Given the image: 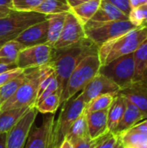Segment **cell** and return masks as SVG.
I'll use <instances>...</instances> for the list:
<instances>
[{
	"label": "cell",
	"instance_id": "1",
	"mask_svg": "<svg viewBox=\"0 0 147 148\" xmlns=\"http://www.w3.org/2000/svg\"><path fill=\"white\" fill-rule=\"evenodd\" d=\"M98 46L87 37L72 46L60 49H54L49 64L55 73L61 95L65 90L68 81L78 63L87 56L98 54Z\"/></svg>",
	"mask_w": 147,
	"mask_h": 148
},
{
	"label": "cell",
	"instance_id": "2",
	"mask_svg": "<svg viewBox=\"0 0 147 148\" xmlns=\"http://www.w3.org/2000/svg\"><path fill=\"white\" fill-rule=\"evenodd\" d=\"M146 38V26H141L105 42L98 49L101 65L107 64L120 56L133 54Z\"/></svg>",
	"mask_w": 147,
	"mask_h": 148
},
{
	"label": "cell",
	"instance_id": "3",
	"mask_svg": "<svg viewBox=\"0 0 147 148\" xmlns=\"http://www.w3.org/2000/svg\"><path fill=\"white\" fill-rule=\"evenodd\" d=\"M101 66L98 54L89 55L84 57L72 72L65 90L61 95V106L68 100L75 96L99 74Z\"/></svg>",
	"mask_w": 147,
	"mask_h": 148
},
{
	"label": "cell",
	"instance_id": "4",
	"mask_svg": "<svg viewBox=\"0 0 147 148\" xmlns=\"http://www.w3.org/2000/svg\"><path fill=\"white\" fill-rule=\"evenodd\" d=\"M26 70V77L16 92L0 106V111L31 108L36 105L40 83V68H32Z\"/></svg>",
	"mask_w": 147,
	"mask_h": 148
},
{
	"label": "cell",
	"instance_id": "5",
	"mask_svg": "<svg viewBox=\"0 0 147 148\" xmlns=\"http://www.w3.org/2000/svg\"><path fill=\"white\" fill-rule=\"evenodd\" d=\"M58 119L55 121L53 128V139L56 148L62 144L75 121L85 112L86 103L81 93L64 102Z\"/></svg>",
	"mask_w": 147,
	"mask_h": 148
},
{
	"label": "cell",
	"instance_id": "6",
	"mask_svg": "<svg viewBox=\"0 0 147 148\" xmlns=\"http://www.w3.org/2000/svg\"><path fill=\"white\" fill-rule=\"evenodd\" d=\"M84 27L86 37L92 41L98 48L105 42L137 28L129 20L106 23L88 22Z\"/></svg>",
	"mask_w": 147,
	"mask_h": 148
},
{
	"label": "cell",
	"instance_id": "7",
	"mask_svg": "<svg viewBox=\"0 0 147 148\" xmlns=\"http://www.w3.org/2000/svg\"><path fill=\"white\" fill-rule=\"evenodd\" d=\"M99 73L115 82L120 89L134 82L135 65L133 53L120 56L107 64L101 65Z\"/></svg>",
	"mask_w": 147,
	"mask_h": 148
},
{
	"label": "cell",
	"instance_id": "8",
	"mask_svg": "<svg viewBox=\"0 0 147 148\" xmlns=\"http://www.w3.org/2000/svg\"><path fill=\"white\" fill-rule=\"evenodd\" d=\"M46 19V16L36 11L19 12L13 10L0 18V38L18 35L26 28Z\"/></svg>",
	"mask_w": 147,
	"mask_h": 148
},
{
	"label": "cell",
	"instance_id": "9",
	"mask_svg": "<svg viewBox=\"0 0 147 148\" xmlns=\"http://www.w3.org/2000/svg\"><path fill=\"white\" fill-rule=\"evenodd\" d=\"M53 50V47L48 44L27 47L19 53L16 61L17 68L28 69L47 65L52 59Z\"/></svg>",
	"mask_w": 147,
	"mask_h": 148
},
{
	"label": "cell",
	"instance_id": "10",
	"mask_svg": "<svg viewBox=\"0 0 147 148\" xmlns=\"http://www.w3.org/2000/svg\"><path fill=\"white\" fill-rule=\"evenodd\" d=\"M37 113L36 107L30 108L23 118L7 133L5 148H24Z\"/></svg>",
	"mask_w": 147,
	"mask_h": 148
},
{
	"label": "cell",
	"instance_id": "11",
	"mask_svg": "<svg viewBox=\"0 0 147 148\" xmlns=\"http://www.w3.org/2000/svg\"><path fill=\"white\" fill-rule=\"evenodd\" d=\"M86 38L85 27L71 12L66 13L65 23L59 39L54 45V49H60L72 46Z\"/></svg>",
	"mask_w": 147,
	"mask_h": 148
},
{
	"label": "cell",
	"instance_id": "12",
	"mask_svg": "<svg viewBox=\"0 0 147 148\" xmlns=\"http://www.w3.org/2000/svg\"><path fill=\"white\" fill-rule=\"evenodd\" d=\"M54 114L46 115L40 126L31 127L24 148H48L53 134Z\"/></svg>",
	"mask_w": 147,
	"mask_h": 148
},
{
	"label": "cell",
	"instance_id": "13",
	"mask_svg": "<svg viewBox=\"0 0 147 148\" xmlns=\"http://www.w3.org/2000/svg\"><path fill=\"white\" fill-rule=\"evenodd\" d=\"M120 90V88L107 76L98 74L81 92L83 100L86 104L91 101L93 99L107 94L117 95Z\"/></svg>",
	"mask_w": 147,
	"mask_h": 148
},
{
	"label": "cell",
	"instance_id": "14",
	"mask_svg": "<svg viewBox=\"0 0 147 148\" xmlns=\"http://www.w3.org/2000/svg\"><path fill=\"white\" fill-rule=\"evenodd\" d=\"M48 20L36 23L20 32L15 40L22 43L25 48L46 44L48 38Z\"/></svg>",
	"mask_w": 147,
	"mask_h": 148
},
{
	"label": "cell",
	"instance_id": "15",
	"mask_svg": "<svg viewBox=\"0 0 147 148\" xmlns=\"http://www.w3.org/2000/svg\"><path fill=\"white\" fill-rule=\"evenodd\" d=\"M135 105L145 118H147V82L137 81L122 88L118 93Z\"/></svg>",
	"mask_w": 147,
	"mask_h": 148
},
{
	"label": "cell",
	"instance_id": "16",
	"mask_svg": "<svg viewBox=\"0 0 147 148\" xmlns=\"http://www.w3.org/2000/svg\"><path fill=\"white\" fill-rule=\"evenodd\" d=\"M118 136L124 148H147V131L140 122Z\"/></svg>",
	"mask_w": 147,
	"mask_h": 148
},
{
	"label": "cell",
	"instance_id": "17",
	"mask_svg": "<svg viewBox=\"0 0 147 148\" xmlns=\"http://www.w3.org/2000/svg\"><path fill=\"white\" fill-rule=\"evenodd\" d=\"M107 111L108 109L86 113L88 133L91 139L99 138L110 132L107 124Z\"/></svg>",
	"mask_w": 147,
	"mask_h": 148
},
{
	"label": "cell",
	"instance_id": "18",
	"mask_svg": "<svg viewBox=\"0 0 147 148\" xmlns=\"http://www.w3.org/2000/svg\"><path fill=\"white\" fill-rule=\"evenodd\" d=\"M129 20L128 16L118 10L107 0H101V4L89 22L92 23H106L112 21Z\"/></svg>",
	"mask_w": 147,
	"mask_h": 148
},
{
	"label": "cell",
	"instance_id": "19",
	"mask_svg": "<svg viewBox=\"0 0 147 148\" xmlns=\"http://www.w3.org/2000/svg\"><path fill=\"white\" fill-rule=\"evenodd\" d=\"M126 105L124 114L113 133L116 135L122 134L123 132L128 130L129 128L133 127V126H135L136 124L146 119L143 114L135 105H133L126 99Z\"/></svg>",
	"mask_w": 147,
	"mask_h": 148
},
{
	"label": "cell",
	"instance_id": "20",
	"mask_svg": "<svg viewBox=\"0 0 147 148\" xmlns=\"http://www.w3.org/2000/svg\"><path fill=\"white\" fill-rule=\"evenodd\" d=\"M126 98L120 95V94H117L113 103L108 108L107 111L108 129L113 134L114 133L116 127H118L120 121L122 119V116L126 109Z\"/></svg>",
	"mask_w": 147,
	"mask_h": 148
},
{
	"label": "cell",
	"instance_id": "21",
	"mask_svg": "<svg viewBox=\"0 0 147 148\" xmlns=\"http://www.w3.org/2000/svg\"><path fill=\"white\" fill-rule=\"evenodd\" d=\"M65 139L69 140L74 146L81 140L91 139L88 133L87 117L85 112L81 114L72 124Z\"/></svg>",
	"mask_w": 147,
	"mask_h": 148
},
{
	"label": "cell",
	"instance_id": "22",
	"mask_svg": "<svg viewBox=\"0 0 147 148\" xmlns=\"http://www.w3.org/2000/svg\"><path fill=\"white\" fill-rule=\"evenodd\" d=\"M133 59L135 65L134 82H147V38L133 52Z\"/></svg>",
	"mask_w": 147,
	"mask_h": 148
},
{
	"label": "cell",
	"instance_id": "23",
	"mask_svg": "<svg viewBox=\"0 0 147 148\" xmlns=\"http://www.w3.org/2000/svg\"><path fill=\"white\" fill-rule=\"evenodd\" d=\"M66 13L54 14L46 16V19L48 20V38L46 44L54 47L55 43L60 37L62 30L65 23Z\"/></svg>",
	"mask_w": 147,
	"mask_h": 148
},
{
	"label": "cell",
	"instance_id": "24",
	"mask_svg": "<svg viewBox=\"0 0 147 148\" xmlns=\"http://www.w3.org/2000/svg\"><path fill=\"white\" fill-rule=\"evenodd\" d=\"M29 108H20L0 111V134L8 133L23 118Z\"/></svg>",
	"mask_w": 147,
	"mask_h": 148
},
{
	"label": "cell",
	"instance_id": "25",
	"mask_svg": "<svg viewBox=\"0 0 147 148\" xmlns=\"http://www.w3.org/2000/svg\"><path fill=\"white\" fill-rule=\"evenodd\" d=\"M25 47L15 39L4 42L0 48V62L5 64L16 63L19 53Z\"/></svg>",
	"mask_w": 147,
	"mask_h": 148
},
{
	"label": "cell",
	"instance_id": "26",
	"mask_svg": "<svg viewBox=\"0 0 147 148\" xmlns=\"http://www.w3.org/2000/svg\"><path fill=\"white\" fill-rule=\"evenodd\" d=\"M101 0H92L75 7L70 8V11L85 26L97 11Z\"/></svg>",
	"mask_w": 147,
	"mask_h": 148
},
{
	"label": "cell",
	"instance_id": "27",
	"mask_svg": "<svg viewBox=\"0 0 147 148\" xmlns=\"http://www.w3.org/2000/svg\"><path fill=\"white\" fill-rule=\"evenodd\" d=\"M35 11L45 16L68 13L70 11V6L67 0H44Z\"/></svg>",
	"mask_w": 147,
	"mask_h": 148
},
{
	"label": "cell",
	"instance_id": "28",
	"mask_svg": "<svg viewBox=\"0 0 147 148\" xmlns=\"http://www.w3.org/2000/svg\"><path fill=\"white\" fill-rule=\"evenodd\" d=\"M26 77V70H24L21 75L12 79L6 84L0 87V106L9 100L19 88Z\"/></svg>",
	"mask_w": 147,
	"mask_h": 148
},
{
	"label": "cell",
	"instance_id": "29",
	"mask_svg": "<svg viewBox=\"0 0 147 148\" xmlns=\"http://www.w3.org/2000/svg\"><path fill=\"white\" fill-rule=\"evenodd\" d=\"M116 95H117L114 94H107L93 99L91 101L86 104L85 113H92V112L108 109Z\"/></svg>",
	"mask_w": 147,
	"mask_h": 148
},
{
	"label": "cell",
	"instance_id": "30",
	"mask_svg": "<svg viewBox=\"0 0 147 148\" xmlns=\"http://www.w3.org/2000/svg\"><path fill=\"white\" fill-rule=\"evenodd\" d=\"M60 106V94L58 93L53 94L46 97L45 99L36 103L35 105L37 111L43 114H55Z\"/></svg>",
	"mask_w": 147,
	"mask_h": 148
},
{
	"label": "cell",
	"instance_id": "31",
	"mask_svg": "<svg viewBox=\"0 0 147 148\" xmlns=\"http://www.w3.org/2000/svg\"><path fill=\"white\" fill-rule=\"evenodd\" d=\"M128 19L135 27L147 26V3L133 8L128 16Z\"/></svg>",
	"mask_w": 147,
	"mask_h": 148
},
{
	"label": "cell",
	"instance_id": "32",
	"mask_svg": "<svg viewBox=\"0 0 147 148\" xmlns=\"http://www.w3.org/2000/svg\"><path fill=\"white\" fill-rule=\"evenodd\" d=\"M44 0H12V9L19 12L35 11Z\"/></svg>",
	"mask_w": 147,
	"mask_h": 148
},
{
	"label": "cell",
	"instance_id": "33",
	"mask_svg": "<svg viewBox=\"0 0 147 148\" xmlns=\"http://www.w3.org/2000/svg\"><path fill=\"white\" fill-rule=\"evenodd\" d=\"M111 132L99 137L96 139H88V140H81L79 143L75 144L74 146V148H95L101 142H102L107 137H108L110 135Z\"/></svg>",
	"mask_w": 147,
	"mask_h": 148
},
{
	"label": "cell",
	"instance_id": "34",
	"mask_svg": "<svg viewBox=\"0 0 147 148\" xmlns=\"http://www.w3.org/2000/svg\"><path fill=\"white\" fill-rule=\"evenodd\" d=\"M24 70L25 69H23L20 68H16V69H10V70L5 71V72L0 74V87H2L3 85L6 84L12 79H14L16 76H18L19 75H21Z\"/></svg>",
	"mask_w": 147,
	"mask_h": 148
},
{
	"label": "cell",
	"instance_id": "35",
	"mask_svg": "<svg viewBox=\"0 0 147 148\" xmlns=\"http://www.w3.org/2000/svg\"><path fill=\"white\" fill-rule=\"evenodd\" d=\"M110 3H112L113 6H115L118 10H120L121 12H123L127 16H129L132 7L130 4V0H107Z\"/></svg>",
	"mask_w": 147,
	"mask_h": 148
},
{
	"label": "cell",
	"instance_id": "36",
	"mask_svg": "<svg viewBox=\"0 0 147 148\" xmlns=\"http://www.w3.org/2000/svg\"><path fill=\"white\" fill-rule=\"evenodd\" d=\"M119 142V136L111 133L102 142H101L95 148H114Z\"/></svg>",
	"mask_w": 147,
	"mask_h": 148
},
{
	"label": "cell",
	"instance_id": "37",
	"mask_svg": "<svg viewBox=\"0 0 147 148\" xmlns=\"http://www.w3.org/2000/svg\"><path fill=\"white\" fill-rule=\"evenodd\" d=\"M16 68H17L16 63L5 64V63H1V62H0V74H2V73H3V72H5V71H8V70L16 69Z\"/></svg>",
	"mask_w": 147,
	"mask_h": 148
},
{
	"label": "cell",
	"instance_id": "38",
	"mask_svg": "<svg viewBox=\"0 0 147 148\" xmlns=\"http://www.w3.org/2000/svg\"><path fill=\"white\" fill-rule=\"evenodd\" d=\"M89 1H92V0H67L68 5L70 6V8L72 7H75L77 5H80L81 3H87V2H89Z\"/></svg>",
	"mask_w": 147,
	"mask_h": 148
},
{
	"label": "cell",
	"instance_id": "39",
	"mask_svg": "<svg viewBox=\"0 0 147 148\" xmlns=\"http://www.w3.org/2000/svg\"><path fill=\"white\" fill-rule=\"evenodd\" d=\"M146 0H130V4L132 9L133 8H136L138 6H140L144 3H146Z\"/></svg>",
	"mask_w": 147,
	"mask_h": 148
},
{
	"label": "cell",
	"instance_id": "40",
	"mask_svg": "<svg viewBox=\"0 0 147 148\" xmlns=\"http://www.w3.org/2000/svg\"><path fill=\"white\" fill-rule=\"evenodd\" d=\"M12 11H13V10H11V9L5 8V7H0V18L8 16V15L10 14Z\"/></svg>",
	"mask_w": 147,
	"mask_h": 148
},
{
	"label": "cell",
	"instance_id": "41",
	"mask_svg": "<svg viewBox=\"0 0 147 148\" xmlns=\"http://www.w3.org/2000/svg\"><path fill=\"white\" fill-rule=\"evenodd\" d=\"M0 7L12 9V0H0Z\"/></svg>",
	"mask_w": 147,
	"mask_h": 148
},
{
	"label": "cell",
	"instance_id": "42",
	"mask_svg": "<svg viewBox=\"0 0 147 148\" xmlns=\"http://www.w3.org/2000/svg\"><path fill=\"white\" fill-rule=\"evenodd\" d=\"M58 148H74V145L67 139H64Z\"/></svg>",
	"mask_w": 147,
	"mask_h": 148
},
{
	"label": "cell",
	"instance_id": "43",
	"mask_svg": "<svg viewBox=\"0 0 147 148\" xmlns=\"http://www.w3.org/2000/svg\"><path fill=\"white\" fill-rule=\"evenodd\" d=\"M6 137H7V133L0 134V148H5V146H6Z\"/></svg>",
	"mask_w": 147,
	"mask_h": 148
},
{
	"label": "cell",
	"instance_id": "44",
	"mask_svg": "<svg viewBox=\"0 0 147 148\" xmlns=\"http://www.w3.org/2000/svg\"><path fill=\"white\" fill-rule=\"evenodd\" d=\"M16 36H17V35H12V36H7V37L0 38V48H1V46H2L4 42H8V41H10V40L15 39V37H16Z\"/></svg>",
	"mask_w": 147,
	"mask_h": 148
},
{
	"label": "cell",
	"instance_id": "45",
	"mask_svg": "<svg viewBox=\"0 0 147 148\" xmlns=\"http://www.w3.org/2000/svg\"><path fill=\"white\" fill-rule=\"evenodd\" d=\"M48 148H56V147H55V142H54L53 134H52V138H51V140H50V142H49V145Z\"/></svg>",
	"mask_w": 147,
	"mask_h": 148
},
{
	"label": "cell",
	"instance_id": "46",
	"mask_svg": "<svg viewBox=\"0 0 147 148\" xmlns=\"http://www.w3.org/2000/svg\"><path fill=\"white\" fill-rule=\"evenodd\" d=\"M140 123H141V125L144 127V128L147 131V119L146 120H145V121H140Z\"/></svg>",
	"mask_w": 147,
	"mask_h": 148
},
{
	"label": "cell",
	"instance_id": "47",
	"mask_svg": "<svg viewBox=\"0 0 147 148\" xmlns=\"http://www.w3.org/2000/svg\"><path fill=\"white\" fill-rule=\"evenodd\" d=\"M114 148H124V147H123V146H122V144L120 143V140H119V142L117 143V145L115 146V147H114Z\"/></svg>",
	"mask_w": 147,
	"mask_h": 148
},
{
	"label": "cell",
	"instance_id": "48",
	"mask_svg": "<svg viewBox=\"0 0 147 148\" xmlns=\"http://www.w3.org/2000/svg\"><path fill=\"white\" fill-rule=\"evenodd\" d=\"M146 28H147V26H146Z\"/></svg>",
	"mask_w": 147,
	"mask_h": 148
},
{
	"label": "cell",
	"instance_id": "49",
	"mask_svg": "<svg viewBox=\"0 0 147 148\" xmlns=\"http://www.w3.org/2000/svg\"><path fill=\"white\" fill-rule=\"evenodd\" d=\"M146 1H147V0H146Z\"/></svg>",
	"mask_w": 147,
	"mask_h": 148
}]
</instances>
